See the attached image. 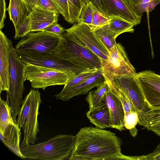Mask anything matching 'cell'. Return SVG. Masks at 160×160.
I'll return each mask as SVG.
<instances>
[{"instance_id": "obj_1", "label": "cell", "mask_w": 160, "mask_h": 160, "mask_svg": "<svg viewBox=\"0 0 160 160\" xmlns=\"http://www.w3.org/2000/svg\"><path fill=\"white\" fill-rule=\"evenodd\" d=\"M68 160H129L121 152V139L111 131L92 126L81 128Z\"/></svg>"}, {"instance_id": "obj_2", "label": "cell", "mask_w": 160, "mask_h": 160, "mask_svg": "<svg viewBox=\"0 0 160 160\" xmlns=\"http://www.w3.org/2000/svg\"><path fill=\"white\" fill-rule=\"evenodd\" d=\"M52 53L66 60L76 76L89 69L101 68L102 59L65 32L60 37L59 43Z\"/></svg>"}, {"instance_id": "obj_3", "label": "cell", "mask_w": 160, "mask_h": 160, "mask_svg": "<svg viewBox=\"0 0 160 160\" xmlns=\"http://www.w3.org/2000/svg\"><path fill=\"white\" fill-rule=\"evenodd\" d=\"M75 136L62 134L47 141L31 145L23 141L20 145L24 158L41 160H68L75 142Z\"/></svg>"}, {"instance_id": "obj_4", "label": "cell", "mask_w": 160, "mask_h": 160, "mask_svg": "<svg viewBox=\"0 0 160 160\" xmlns=\"http://www.w3.org/2000/svg\"><path fill=\"white\" fill-rule=\"evenodd\" d=\"M39 91L31 89L22 100L18 113L17 123L19 128H23V141L28 144H34L39 131L38 117L40 104L42 102Z\"/></svg>"}, {"instance_id": "obj_5", "label": "cell", "mask_w": 160, "mask_h": 160, "mask_svg": "<svg viewBox=\"0 0 160 160\" xmlns=\"http://www.w3.org/2000/svg\"><path fill=\"white\" fill-rule=\"evenodd\" d=\"M9 79L8 93L10 100L12 116L16 123V117L22 102V94L25 91L24 83L25 81L24 73L26 64L17 54L12 43L9 48Z\"/></svg>"}, {"instance_id": "obj_6", "label": "cell", "mask_w": 160, "mask_h": 160, "mask_svg": "<svg viewBox=\"0 0 160 160\" xmlns=\"http://www.w3.org/2000/svg\"><path fill=\"white\" fill-rule=\"evenodd\" d=\"M24 75L25 80L29 81L32 87L44 90L47 87L55 85H64L70 82L75 73L25 63Z\"/></svg>"}, {"instance_id": "obj_7", "label": "cell", "mask_w": 160, "mask_h": 160, "mask_svg": "<svg viewBox=\"0 0 160 160\" xmlns=\"http://www.w3.org/2000/svg\"><path fill=\"white\" fill-rule=\"evenodd\" d=\"M108 59L102 60L101 69L106 81H112L124 75H134L135 68L131 64L124 47L120 43L109 50Z\"/></svg>"}, {"instance_id": "obj_8", "label": "cell", "mask_w": 160, "mask_h": 160, "mask_svg": "<svg viewBox=\"0 0 160 160\" xmlns=\"http://www.w3.org/2000/svg\"><path fill=\"white\" fill-rule=\"evenodd\" d=\"M60 39L58 36L47 32H30L21 39L15 49L32 52H52L58 46Z\"/></svg>"}, {"instance_id": "obj_9", "label": "cell", "mask_w": 160, "mask_h": 160, "mask_svg": "<svg viewBox=\"0 0 160 160\" xmlns=\"http://www.w3.org/2000/svg\"><path fill=\"white\" fill-rule=\"evenodd\" d=\"M67 34L78 42L88 47L102 60L108 59L109 51L85 24H74L70 28L65 29Z\"/></svg>"}, {"instance_id": "obj_10", "label": "cell", "mask_w": 160, "mask_h": 160, "mask_svg": "<svg viewBox=\"0 0 160 160\" xmlns=\"http://www.w3.org/2000/svg\"><path fill=\"white\" fill-rule=\"evenodd\" d=\"M121 91L133 104L138 114L146 112L152 108L146 100L135 74L121 76L114 80Z\"/></svg>"}, {"instance_id": "obj_11", "label": "cell", "mask_w": 160, "mask_h": 160, "mask_svg": "<svg viewBox=\"0 0 160 160\" xmlns=\"http://www.w3.org/2000/svg\"><path fill=\"white\" fill-rule=\"evenodd\" d=\"M16 50L20 59L25 63H28L64 72L75 73L72 71L68 62L55 53L32 52L16 49Z\"/></svg>"}, {"instance_id": "obj_12", "label": "cell", "mask_w": 160, "mask_h": 160, "mask_svg": "<svg viewBox=\"0 0 160 160\" xmlns=\"http://www.w3.org/2000/svg\"><path fill=\"white\" fill-rule=\"evenodd\" d=\"M135 77L152 108L160 107V75L146 70L136 73Z\"/></svg>"}, {"instance_id": "obj_13", "label": "cell", "mask_w": 160, "mask_h": 160, "mask_svg": "<svg viewBox=\"0 0 160 160\" xmlns=\"http://www.w3.org/2000/svg\"><path fill=\"white\" fill-rule=\"evenodd\" d=\"M104 14L109 18L120 17L134 26L139 24L142 18L135 13L127 0H101Z\"/></svg>"}, {"instance_id": "obj_14", "label": "cell", "mask_w": 160, "mask_h": 160, "mask_svg": "<svg viewBox=\"0 0 160 160\" xmlns=\"http://www.w3.org/2000/svg\"><path fill=\"white\" fill-rule=\"evenodd\" d=\"M104 81L102 71L101 68L85 80L67 90H62L55 96L57 99L68 101L74 96L87 94L90 90L100 85Z\"/></svg>"}, {"instance_id": "obj_15", "label": "cell", "mask_w": 160, "mask_h": 160, "mask_svg": "<svg viewBox=\"0 0 160 160\" xmlns=\"http://www.w3.org/2000/svg\"><path fill=\"white\" fill-rule=\"evenodd\" d=\"M12 43L4 33L0 31V93L9 90V48Z\"/></svg>"}, {"instance_id": "obj_16", "label": "cell", "mask_w": 160, "mask_h": 160, "mask_svg": "<svg viewBox=\"0 0 160 160\" xmlns=\"http://www.w3.org/2000/svg\"><path fill=\"white\" fill-rule=\"evenodd\" d=\"M104 100L109 110L111 128L120 131L124 130L125 112L122 104L120 99L112 92L108 86Z\"/></svg>"}, {"instance_id": "obj_17", "label": "cell", "mask_w": 160, "mask_h": 160, "mask_svg": "<svg viewBox=\"0 0 160 160\" xmlns=\"http://www.w3.org/2000/svg\"><path fill=\"white\" fill-rule=\"evenodd\" d=\"M59 13L43 9L39 6L34 7L30 12L31 32L41 31L49 25L58 21Z\"/></svg>"}, {"instance_id": "obj_18", "label": "cell", "mask_w": 160, "mask_h": 160, "mask_svg": "<svg viewBox=\"0 0 160 160\" xmlns=\"http://www.w3.org/2000/svg\"><path fill=\"white\" fill-rule=\"evenodd\" d=\"M17 122L8 124L4 132H0L2 141L16 155L24 158L20 148V142L21 133Z\"/></svg>"}, {"instance_id": "obj_19", "label": "cell", "mask_w": 160, "mask_h": 160, "mask_svg": "<svg viewBox=\"0 0 160 160\" xmlns=\"http://www.w3.org/2000/svg\"><path fill=\"white\" fill-rule=\"evenodd\" d=\"M86 115L95 127L102 129L111 128L109 110L105 102L98 107L89 109Z\"/></svg>"}, {"instance_id": "obj_20", "label": "cell", "mask_w": 160, "mask_h": 160, "mask_svg": "<svg viewBox=\"0 0 160 160\" xmlns=\"http://www.w3.org/2000/svg\"><path fill=\"white\" fill-rule=\"evenodd\" d=\"M6 10L10 20L13 24L16 34L23 21L31 12L22 0H9Z\"/></svg>"}, {"instance_id": "obj_21", "label": "cell", "mask_w": 160, "mask_h": 160, "mask_svg": "<svg viewBox=\"0 0 160 160\" xmlns=\"http://www.w3.org/2000/svg\"><path fill=\"white\" fill-rule=\"evenodd\" d=\"M108 89V84L105 80L97 86V89L89 92L85 100L89 104V109L98 107L105 102L104 98Z\"/></svg>"}, {"instance_id": "obj_22", "label": "cell", "mask_w": 160, "mask_h": 160, "mask_svg": "<svg viewBox=\"0 0 160 160\" xmlns=\"http://www.w3.org/2000/svg\"><path fill=\"white\" fill-rule=\"evenodd\" d=\"M109 18V27L117 37L124 32H134L133 27L134 26L131 23L119 17L112 16Z\"/></svg>"}, {"instance_id": "obj_23", "label": "cell", "mask_w": 160, "mask_h": 160, "mask_svg": "<svg viewBox=\"0 0 160 160\" xmlns=\"http://www.w3.org/2000/svg\"><path fill=\"white\" fill-rule=\"evenodd\" d=\"M92 32L108 51L116 43L117 37L110 28L108 24Z\"/></svg>"}, {"instance_id": "obj_24", "label": "cell", "mask_w": 160, "mask_h": 160, "mask_svg": "<svg viewBox=\"0 0 160 160\" xmlns=\"http://www.w3.org/2000/svg\"><path fill=\"white\" fill-rule=\"evenodd\" d=\"M106 82L107 83L109 88L112 92L121 101L125 113L132 112L138 113V111L133 104L121 91L114 81Z\"/></svg>"}, {"instance_id": "obj_25", "label": "cell", "mask_w": 160, "mask_h": 160, "mask_svg": "<svg viewBox=\"0 0 160 160\" xmlns=\"http://www.w3.org/2000/svg\"><path fill=\"white\" fill-rule=\"evenodd\" d=\"M0 132L2 133L10 123L14 122L12 116L11 108L8 101L0 99Z\"/></svg>"}, {"instance_id": "obj_26", "label": "cell", "mask_w": 160, "mask_h": 160, "mask_svg": "<svg viewBox=\"0 0 160 160\" xmlns=\"http://www.w3.org/2000/svg\"><path fill=\"white\" fill-rule=\"evenodd\" d=\"M138 115V124L146 128L160 122V107L152 108L146 112Z\"/></svg>"}, {"instance_id": "obj_27", "label": "cell", "mask_w": 160, "mask_h": 160, "mask_svg": "<svg viewBox=\"0 0 160 160\" xmlns=\"http://www.w3.org/2000/svg\"><path fill=\"white\" fill-rule=\"evenodd\" d=\"M97 9L90 2L82 9L77 21L79 24H85L90 26L91 25L94 12Z\"/></svg>"}, {"instance_id": "obj_28", "label": "cell", "mask_w": 160, "mask_h": 160, "mask_svg": "<svg viewBox=\"0 0 160 160\" xmlns=\"http://www.w3.org/2000/svg\"><path fill=\"white\" fill-rule=\"evenodd\" d=\"M57 11L70 23L71 8L69 0H51Z\"/></svg>"}, {"instance_id": "obj_29", "label": "cell", "mask_w": 160, "mask_h": 160, "mask_svg": "<svg viewBox=\"0 0 160 160\" xmlns=\"http://www.w3.org/2000/svg\"><path fill=\"white\" fill-rule=\"evenodd\" d=\"M101 69V68H100ZM99 69L95 68L89 69L84 71L75 77L70 82L64 85L62 91L67 90L85 80L91 76Z\"/></svg>"}, {"instance_id": "obj_30", "label": "cell", "mask_w": 160, "mask_h": 160, "mask_svg": "<svg viewBox=\"0 0 160 160\" xmlns=\"http://www.w3.org/2000/svg\"><path fill=\"white\" fill-rule=\"evenodd\" d=\"M71 8L70 24L77 22L82 9L88 2V0H69Z\"/></svg>"}, {"instance_id": "obj_31", "label": "cell", "mask_w": 160, "mask_h": 160, "mask_svg": "<svg viewBox=\"0 0 160 160\" xmlns=\"http://www.w3.org/2000/svg\"><path fill=\"white\" fill-rule=\"evenodd\" d=\"M153 0H127L135 13L142 18L143 13L147 12L149 3Z\"/></svg>"}, {"instance_id": "obj_32", "label": "cell", "mask_w": 160, "mask_h": 160, "mask_svg": "<svg viewBox=\"0 0 160 160\" xmlns=\"http://www.w3.org/2000/svg\"><path fill=\"white\" fill-rule=\"evenodd\" d=\"M109 18L98 10L93 13L91 25L89 26L91 30H94L109 24Z\"/></svg>"}, {"instance_id": "obj_33", "label": "cell", "mask_w": 160, "mask_h": 160, "mask_svg": "<svg viewBox=\"0 0 160 160\" xmlns=\"http://www.w3.org/2000/svg\"><path fill=\"white\" fill-rule=\"evenodd\" d=\"M31 22L30 14L24 19L21 24L18 32L15 34L14 38L15 39L22 38L31 32Z\"/></svg>"}, {"instance_id": "obj_34", "label": "cell", "mask_w": 160, "mask_h": 160, "mask_svg": "<svg viewBox=\"0 0 160 160\" xmlns=\"http://www.w3.org/2000/svg\"><path fill=\"white\" fill-rule=\"evenodd\" d=\"M138 121V117L137 112L125 113L124 127L127 129L129 130L135 127Z\"/></svg>"}, {"instance_id": "obj_35", "label": "cell", "mask_w": 160, "mask_h": 160, "mask_svg": "<svg viewBox=\"0 0 160 160\" xmlns=\"http://www.w3.org/2000/svg\"><path fill=\"white\" fill-rule=\"evenodd\" d=\"M41 31H43L57 35L60 37L65 32V29L56 21Z\"/></svg>"}, {"instance_id": "obj_36", "label": "cell", "mask_w": 160, "mask_h": 160, "mask_svg": "<svg viewBox=\"0 0 160 160\" xmlns=\"http://www.w3.org/2000/svg\"><path fill=\"white\" fill-rule=\"evenodd\" d=\"M139 160H160V144L152 152L147 155L139 156Z\"/></svg>"}, {"instance_id": "obj_37", "label": "cell", "mask_w": 160, "mask_h": 160, "mask_svg": "<svg viewBox=\"0 0 160 160\" xmlns=\"http://www.w3.org/2000/svg\"><path fill=\"white\" fill-rule=\"evenodd\" d=\"M0 30H1L4 26V21L6 18V3L5 0H0Z\"/></svg>"}, {"instance_id": "obj_38", "label": "cell", "mask_w": 160, "mask_h": 160, "mask_svg": "<svg viewBox=\"0 0 160 160\" xmlns=\"http://www.w3.org/2000/svg\"><path fill=\"white\" fill-rule=\"evenodd\" d=\"M38 0L40 7L42 8L49 10L57 11L51 0Z\"/></svg>"}, {"instance_id": "obj_39", "label": "cell", "mask_w": 160, "mask_h": 160, "mask_svg": "<svg viewBox=\"0 0 160 160\" xmlns=\"http://www.w3.org/2000/svg\"><path fill=\"white\" fill-rule=\"evenodd\" d=\"M145 128L148 130L153 132L158 136H160V122L148 126Z\"/></svg>"}, {"instance_id": "obj_40", "label": "cell", "mask_w": 160, "mask_h": 160, "mask_svg": "<svg viewBox=\"0 0 160 160\" xmlns=\"http://www.w3.org/2000/svg\"><path fill=\"white\" fill-rule=\"evenodd\" d=\"M31 12L32 9L35 6H39L40 4L38 0H22Z\"/></svg>"}, {"instance_id": "obj_41", "label": "cell", "mask_w": 160, "mask_h": 160, "mask_svg": "<svg viewBox=\"0 0 160 160\" xmlns=\"http://www.w3.org/2000/svg\"><path fill=\"white\" fill-rule=\"evenodd\" d=\"M97 10L104 14L101 0H88Z\"/></svg>"}, {"instance_id": "obj_42", "label": "cell", "mask_w": 160, "mask_h": 160, "mask_svg": "<svg viewBox=\"0 0 160 160\" xmlns=\"http://www.w3.org/2000/svg\"><path fill=\"white\" fill-rule=\"evenodd\" d=\"M160 3V0H153L151 1L149 3L148 8L147 12H150L153 10L155 7Z\"/></svg>"}, {"instance_id": "obj_43", "label": "cell", "mask_w": 160, "mask_h": 160, "mask_svg": "<svg viewBox=\"0 0 160 160\" xmlns=\"http://www.w3.org/2000/svg\"><path fill=\"white\" fill-rule=\"evenodd\" d=\"M130 135L133 137H135L138 133V130L136 127L129 129Z\"/></svg>"}]
</instances>
